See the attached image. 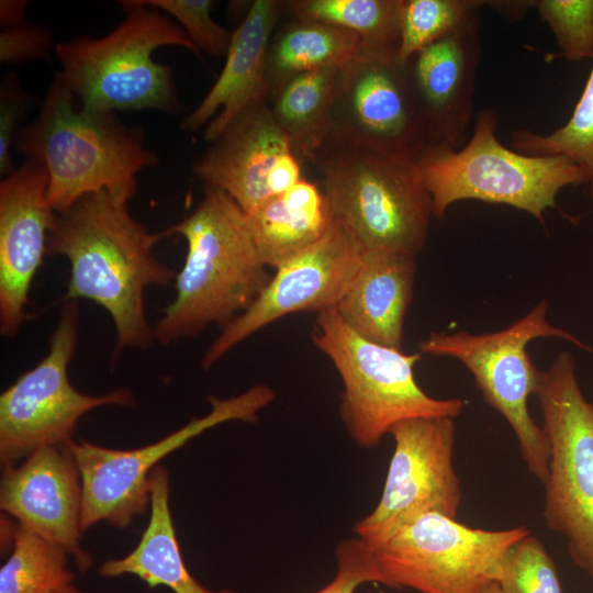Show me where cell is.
<instances>
[{
  "label": "cell",
  "instance_id": "obj_38",
  "mask_svg": "<svg viewBox=\"0 0 593 593\" xmlns=\"http://www.w3.org/2000/svg\"><path fill=\"white\" fill-rule=\"evenodd\" d=\"M48 593H86V592H82V591L78 590L77 588L71 585V583H69V584H65L63 586H59L57 589H54Z\"/></svg>",
  "mask_w": 593,
  "mask_h": 593
},
{
  "label": "cell",
  "instance_id": "obj_34",
  "mask_svg": "<svg viewBox=\"0 0 593 593\" xmlns=\"http://www.w3.org/2000/svg\"><path fill=\"white\" fill-rule=\"evenodd\" d=\"M56 44L49 30L24 22L2 29L0 33V61L19 64L33 60H47L55 52Z\"/></svg>",
  "mask_w": 593,
  "mask_h": 593
},
{
  "label": "cell",
  "instance_id": "obj_4",
  "mask_svg": "<svg viewBox=\"0 0 593 593\" xmlns=\"http://www.w3.org/2000/svg\"><path fill=\"white\" fill-rule=\"evenodd\" d=\"M123 21L102 37L76 36L59 42L55 56L78 105L92 111H180L168 65L153 53L163 46H181L202 60V52L184 30L142 0L120 1Z\"/></svg>",
  "mask_w": 593,
  "mask_h": 593
},
{
  "label": "cell",
  "instance_id": "obj_8",
  "mask_svg": "<svg viewBox=\"0 0 593 593\" xmlns=\"http://www.w3.org/2000/svg\"><path fill=\"white\" fill-rule=\"evenodd\" d=\"M311 339L343 381L339 415L349 437L362 448L376 447L400 421L456 418L465 407L461 399H436L418 385L414 367L421 353L405 354L363 338L334 307L317 313Z\"/></svg>",
  "mask_w": 593,
  "mask_h": 593
},
{
  "label": "cell",
  "instance_id": "obj_7",
  "mask_svg": "<svg viewBox=\"0 0 593 593\" xmlns=\"http://www.w3.org/2000/svg\"><path fill=\"white\" fill-rule=\"evenodd\" d=\"M496 126L497 113L481 110L461 148L426 146L416 157L433 216L441 219L461 200H478L522 210L544 224L562 188L588 183L584 170L564 156H530L504 146Z\"/></svg>",
  "mask_w": 593,
  "mask_h": 593
},
{
  "label": "cell",
  "instance_id": "obj_26",
  "mask_svg": "<svg viewBox=\"0 0 593 593\" xmlns=\"http://www.w3.org/2000/svg\"><path fill=\"white\" fill-rule=\"evenodd\" d=\"M403 1L291 0L286 12L349 30L360 37V48L399 56Z\"/></svg>",
  "mask_w": 593,
  "mask_h": 593
},
{
  "label": "cell",
  "instance_id": "obj_33",
  "mask_svg": "<svg viewBox=\"0 0 593 593\" xmlns=\"http://www.w3.org/2000/svg\"><path fill=\"white\" fill-rule=\"evenodd\" d=\"M36 104L35 98L9 72L0 86V174L8 176L13 169L11 148L20 122Z\"/></svg>",
  "mask_w": 593,
  "mask_h": 593
},
{
  "label": "cell",
  "instance_id": "obj_25",
  "mask_svg": "<svg viewBox=\"0 0 593 593\" xmlns=\"http://www.w3.org/2000/svg\"><path fill=\"white\" fill-rule=\"evenodd\" d=\"M337 72L333 67L295 75L269 97L273 119L300 160L313 163L328 137Z\"/></svg>",
  "mask_w": 593,
  "mask_h": 593
},
{
  "label": "cell",
  "instance_id": "obj_20",
  "mask_svg": "<svg viewBox=\"0 0 593 593\" xmlns=\"http://www.w3.org/2000/svg\"><path fill=\"white\" fill-rule=\"evenodd\" d=\"M286 1L255 0L233 31L225 64L201 102L183 119L180 128L197 132L205 127L204 141L213 142L248 105L269 100L266 60L271 36Z\"/></svg>",
  "mask_w": 593,
  "mask_h": 593
},
{
  "label": "cell",
  "instance_id": "obj_16",
  "mask_svg": "<svg viewBox=\"0 0 593 593\" xmlns=\"http://www.w3.org/2000/svg\"><path fill=\"white\" fill-rule=\"evenodd\" d=\"M47 186L45 167L29 159L0 182V333L5 337H14L31 317L29 292L57 216Z\"/></svg>",
  "mask_w": 593,
  "mask_h": 593
},
{
  "label": "cell",
  "instance_id": "obj_23",
  "mask_svg": "<svg viewBox=\"0 0 593 593\" xmlns=\"http://www.w3.org/2000/svg\"><path fill=\"white\" fill-rule=\"evenodd\" d=\"M150 515L138 545L120 559L103 562L99 572L107 578L133 574L149 588L167 586L175 593H238L212 591L192 577L184 564L169 507V474L157 466L149 477Z\"/></svg>",
  "mask_w": 593,
  "mask_h": 593
},
{
  "label": "cell",
  "instance_id": "obj_30",
  "mask_svg": "<svg viewBox=\"0 0 593 593\" xmlns=\"http://www.w3.org/2000/svg\"><path fill=\"white\" fill-rule=\"evenodd\" d=\"M561 51L572 61L593 59V0H533Z\"/></svg>",
  "mask_w": 593,
  "mask_h": 593
},
{
  "label": "cell",
  "instance_id": "obj_24",
  "mask_svg": "<svg viewBox=\"0 0 593 593\" xmlns=\"http://www.w3.org/2000/svg\"><path fill=\"white\" fill-rule=\"evenodd\" d=\"M360 37L344 27L291 16L277 25L267 53L269 97L291 77L317 69L339 68L359 51Z\"/></svg>",
  "mask_w": 593,
  "mask_h": 593
},
{
  "label": "cell",
  "instance_id": "obj_11",
  "mask_svg": "<svg viewBox=\"0 0 593 593\" xmlns=\"http://www.w3.org/2000/svg\"><path fill=\"white\" fill-rule=\"evenodd\" d=\"M78 327V305L68 301L49 337L46 356L1 393L2 469L16 466L41 447L66 445L80 417L93 409L135 403L127 389L89 395L71 385L68 367L76 351Z\"/></svg>",
  "mask_w": 593,
  "mask_h": 593
},
{
  "label": "cell",
  "instance_id": "obj_3",
  "mask_svg": "<svg viewBox=\"0 0 593 593\" xmlns=\"http://www.w3.org/2000/svg\"><path fill=\"white\" fill-rule=\"evenodd\" d=\"M164 233L183 236L187 254L176 276V298L153 328L160 344L197 336L212 324L226 326L270 280L245 212L216 187L205 186L195 210Z\"/></svg>",
  "mask_w": 593,
  "mask_h": 593
},
{
  "label": "cell",
  "instance_id": "obj_1",
  "mask_svg": "<svg viewBox=\"0 0 593 593\" xmlns=\"http://www.w3.org/2000/svg\"><path fill=\"white\" fill-rule=\"evenodd\" d=\"M165 233L136 221L128 202L105 190L89 193L57 213L47 255L70 264L66 301L87 299L111 316L116 340L113 358L124 349H147L154 338L144 303L148 286L168 287L177 273L154 255Z\"/></svg>",
  "mask_w": 593,
  "mask_h": 593
},
{
  "label": "cell",
  "instance_id": "obj_28",
  "mask_svg": "<svg viewBox=\"0 0 593 593\" xmlns=\"http://www.w3.org/2000/svg\"><path fill=\"white\" fill-rule=\"evenodd\" d=\"M512 149L530 156H564L588 176L593 201V59L588 80L566 124L549 134L527 128L512 132Z\"/></svg>",
  "mask_w": 593,
  "mask_h": 593
},
{
  "label": "cell",
  "instance_id": "obj_36",
  "mask_svg": "<svg viewBox=\"0 0 593 593\" xmlns=\"http://www.w3.org/2000/svg\"><path fill=\"white\" fill-rule=\"evenodd\" d=\"M483 7H490L510 21H518L533 8V0H492L483 1Z\"/></svg>",
  "mask_w": 593,
  "mask_h": 593
},
{
  "label": "cell",
  "instance_id": "obj_17",
  "mask_svg": "<svg viewBox=\"0 0 593 593\" xmlns=\"http://www.w3.org/2000/svg\"><path fill=\"white\" fill-rule=\"evenodd\" d=\"M0 507L19 525L61 546L80 572L90 568L92 557L79 542L81 475L67 444L41 447L22 463L3 469Z\"/></svg>",
  "mask_w": 593,
  "mask_h": 593
},
{
  "label": "cell",
  "instance_id": "obj_9",
  "mask_svg": "<svg viewBox=\"0 0 593 593\" xmlns=\"http://www.w3.org/2000/svg\"><path fill=\"white\" fill-rule=\"evenodd\" d=\"M547 312L548 302L542 300L503 329L482 334L433 332L418 345L421 354L456 359L470 371L484 402L511 426L528 471L542 484L548 478L549 445L528 409L540 370L527 346L537 338L556 337L593 353L575 335L550 324Z\"/></svg>",
  "mask_w": 593,
  "mask_h": 593
},
{
  "label": "cell",
  "instance_id": "obj_19",
  "mask_svg": "<svg viewBox=\"0 0 593 593\" xmlns=\"http://www.w3.org/2000/svg\"><path fill=\"white\" fill-rule=\"evenodd\" d=\"M210 144L192 172L205 186L225 191L246 214L272 197V174L293 153L268 100L242 110Z\"/></svg>",
  "mask_w": 593,
  "mask_h": 593
},
{
  "label": "cell",
  "instance_id": "obj_29",
  "mask_svg": "<svg viewBox=\"0 0 593 593\" xmlns=\"http://www.w3.org/2000/svg\"><path fill=\"white\" fill-rule=\"evenodd\" d=\"M482 0H404L399 58L403 63L424 47L479 26Z\"/></svg>",
  "mask_w": 593,
  "mask_h": 593
},
{
  "label": "cell",
  "instance_id": "obj_6",
  "mask_svg": "<svg viewBox=\"0 0 593 593\" xmlns=\"http://www.w3.org/2000/svg\"><path fill=\"white\" fill-rule=\"evenodd\" d=\"M312 164L334 216L365 248H424L433 204L415 157L325 143Z\"/></svg>",
  "mask_w": 593,
  "mask_h": 593
},
{
  "label": "cell",
  "instance_id": "obj_21",
  "mask_svg": "<svg viewBox=\"0 0 593 593\" xmlns=\"http://www.w3.org/2000/svg\"><path fill=\"white\" fill-rule=\"evenodd\" d=\"M415 275V256L365 248L354 278L334 309L363 338L402 349Z\"/></svg>",
  "mask_w": 593,
  "mask_h": 593
},
{
  "label": "cell",
  "instance_id": "obj_14",
  "mask_svg": "<svg viewBox=\"0 0 593 593\" xmlns=\"http://www.w3.org/2000/svg\"><path fill=\"white\" fill-rule=\"evenodd\" d=\"M325 143L416 158L427 136L407 64L359 48L339 67Z\"/></svg>",
  "mask_w": 593,
  "mask_h": 593
},
{
  "label": "cell",
  "instance_id": "obj_22",
  "mask_svg": "<svg viewBox=\"0 0 593 593\" xmlns=\"http://www.w3.org/2000/svg\"><path fill=\"white\" fill-rule=\"evenodd\" d=\"M246 217L260 260L273 269L318 242L334 221L322 189L306 179L269 198Z\"/></svg>",
  "mask_w": 593,
  "mask_h": 593
},
{
  "label": "cell",
  "instance_id": "obj_37",
  "mask_svg": "<svg viewBox=\"0 0 593 593\" xmlns=\"http://www.w3.org/2000/svg\"><path fill=\"white\" fill-rule=\"evenodd\" d=\"M27 1L24 0H1L0 2V24L2 29L22 24L25 21V9Z\"/></svg>",
  "mask_w": 593,
  "mask_h": 593
},
{
  "label": "cell",
  "instance_id": "obj_12",
  "mask_svg": "<svg viewBox=\"0 0 593 593\" xmlns=\"http://www.w3.org/2000/svg\"><path fill=\"white\" fill-rule=\"evenodd\" d=\"M275 396V391L266 384H255L228 399L210 396L212 409L208 415L192 418L183 427L141 448L113 449L82 439L69 440L67 445L82 483L81 530L100 521L127 527L150 504L149 477L163 458L219 424L256 422L258 412Z\"/></svg>",
  "mask_w": 593,
  "mask_h": 593
},
{
  "label": "cell",
  "instance_id": "obj_27",
  "mask_svg": "<svg viewBox=\"0 0 593 593\" xmlns=\"http://www.w3.org/2000/svg\"><path fill=\"white\" fill-rule=\"evenodd\" d=\"M68 555L61 546L18 524L12 551L0 569V593H48L71 583Z\"/></svg>",
  "mask_w": 593,
  "mask_h": 593
},
{
  "label": "cell",
  "instance_id": "obj_35",
  "mask_svg": "<svg viewBox=\"0 0 593 593\" xmlns=\"http://www.w3.org/2000/svg\"><path fill=\"white\" fill-rule=\"evenodd\" d=\"M335 556L337 572L334 579L314 593H355L359 585L365 584L356 561L342 542L337 545Z\"/></svg>",
  "mask_w": 593,
  "mask_h": 593
},
{
  "label": "cell",
  "instance_id": "obj_32",
  "mask_svg": "<svg viewBox=\"0 0 593 593\" xmlns=\"http://www.w3.org/2000/svg\"><path fill=\"white\" fill-rule=\"evenodd\" d=\"M148 7L171 15L203 53L212 57L226 56L233 32L216 23L211 12L213 0H142Z\"/></svg>",
  "mask_w": 593,
  "mask_h": 593
},
{
  "label": "cell",
  "instance_id": "obj_39",
  "mask_svg": "<svg viewBox=\"0 0 593 593\" xmlns=\"http://www.w3.org/2000/svg\"><path fill=\"white\" fill-rule=\"evenodd\" d=\"M484 593H504V591L497 582H494L488 586Z\"/></svg>",
  "mask_w": 593,
  "mask_h": 593
},
{
  "label": "cell",
  "instance_id": "obj_31",
  "mask_svg": "<svg viewBox=\"0 0 593 593\" xmlns=\"http://www.w3.org/2000/svg\"><path fill=\"white\" fill-rule=\"evenodd\" d=\"M499 584L504 593H562L555 561L532 534L508 551Z\"/></svg>",
  "mask_w": 593,
  "mask_h": 593
},
{
  "label": "cell",
  "instance_id": "obj_10",
  "mask_svg": "<svg viewBox=\"0 0 593 593\" xmlns=\"http://www.w3.org/2000/svg\"><path fill=\"white\" fill-rule=\"evenodd\" d=\"M535 395L549 445L544 521L593 578V399H585L570 353H558L540 371Z\"/></svg>",
  "mask_w": 593,
  "mask_h": 593
},
{
  "label": "cell",
  "instance_id": "obj_13",
  "mask_svg": "<svg viewBox=\"0 0 593 593\" xmlns=\"http://www.w3.org/2000/svg\"><path fill=\"white\" fill-rule=\"evenodd\" d=\"M456 423L419 416L394 424V440L381 497L354 527L357 537L381 542L426 513L458 517L462 492L454 466Z\"/></svg>",
  "mask_w": 593,
  "mask_h": 593
},
{
  "label": "cell",
  "instance_id": "obj_2",
  "mask_svg": "<svg viewBox=\"0 0 593 593\" xmlns=\"http://www.w3.org/2000/svg\"><path fill=\"white\" fill-rule=\"evenodd\" d=\"M75 101L56 72L38 114L18 130L12 148L45 167L47 199L57 213L101 190L128 202L136 175L157 163L144 145L143 130L126 126L114 112L77 108Z\"/></svg>",
  "mask_w": 593,
  "mask_h": 593
},
{
  "label": "cell",
  "instance_id": "obj_15",
  "mask_svg": "<svg viewBox=\"0 0 593 593\" xmlns=\"http://www.w3.org/2000/svg\"><path fill=\"white\" fill-rule=\"evenodd\" d=\"M363 249L355 234L334 216L326 234L277 268L255 301L223 327L202 357L203 369L283 316L335 307L359 267Z\"/></svg>",
  "mask_w": 593,
  "mask_h": 593
},
{
  "label": "cell",
  "instance_id": "obj_5",
  "mask_svg": "<svg viewBox=\"0 0 593 593\" xmlns=\"http://www.w3.org/2000/svg\"><path fill=\"white\" fill-rule=\"evenodd\" d=\"M528 527L473 528L426 513L388 539H347L366 583L417 593H484L500 582L508 551Z\"/></svg>",
  "mask_w": 593,
  "mask_h": 593
},
{
  "label": "cell",
  "instance_id": "obj_18",
  "mask_svg": "<svg viewBox=\"0 0 593 593\" xmlns=\"http://www.w3.org/2000/svg\"><path fill=\"white\" fill-rule=\"evenodd\" d=\"M481 53L479 26H474L424 47L407 60L427 146L459 149L467 143Z\"/></svg>",
  "mask_w": 593,
  "mask_h": 593
}]
</instances>
